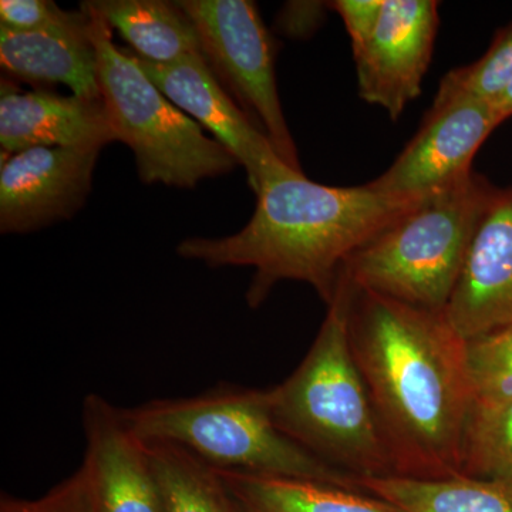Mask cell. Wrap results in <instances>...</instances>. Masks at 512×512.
<instances>
[{
	"label": "cell",
	"instance_id": "obj_11",
	"mask_svg": "<svg viewBox=\"0 0 512 512\" xmlns=\"http://www.w3.org/2000/svg\"><path fill=\"white\" fill-rule=\"evenodd\" d=\"M133 56L168 100L210 130L215 140L237 158L247 171L248 184L255 195L268 181L293 171L276 154L269 138L221 86L205 57L191 56L173 64H154L134 53Z\"/></svg>",
	"mask_w": 512,
	"mask_h": 512
},
{
	"label": "cell",
	"instance_id": "obj_8",
	"mask_svg": "<svg viewBox=\"0 0 512 512\" xmlns=\"http://www.w3.org/2000/svg\"><path fill=\"white\" fill-rule=\"evenodd\" d=\"M503 117L491 101L437 92L433 106L400 156L369 187L397 197H426L473 174L474 157Z\"/></svg>",
	"mask_w": 512,
	"mask_h": 512
},
{
	"label": "cell",
	"instance_id": "obj_16",
	"mask_svg": "<svg viewBox=\"0 0 512 512\" xmlns=\"http://www.w3.org/2000/svg\"><path fill=\"white\" fill-rule=\"evenodd\" d=\"M116 29L134 55L154 64H173L204 56L200 36L178 2L167 0H92L87 2Z\"/></svg>",
	"mask_w": 512,
	"mask_h": 512
},
{
	"label": "cell",
	"instance_id": "obj_24",
	"mask_svg": "<svg viewBox=\"0 0 512 512\" xmlns=\"http://www.w3.org/2000/svg\"><path fill=\"white\" fill-rule=\"evenodd\" d=\"M70 10L59 8L50 0H2L0 28L15 32H33L63 22Z\"/></svg>",
	"mask_w": 512,
	"mask_h": 512
},
{
	"label": "cell",
	"instance_id": "obj_5",
	"mask_svg": "<svg viewBox=\"0 0 512 512\" xmlns=\"http://www.w3.org/2000/svg\"><path fill=\"white\" fill-rule=\"evenodd\" d=\"M497 188L476 173L433 192L350 256V285L446 312L468 249Z\"/></svg>",
	"mask_w": 512,
	"mask_h": 512
},
{
	"label": "cell",
	"instance_id": "obj_14",
	"mask_svg": "<svg viewBox=\"0 0 512 512\" xmlns=\"http://www.w3.org/2000/svg\"><path fill=\"white\" fill-rule=\"evenodd\" d=\"M114 141L103 99L62 96L50 89L20 92L2 80V154L13 156L35 147H106Z\"/></svg>",
	"mask_w": 512,
	"mask_h": 512
},
{
	"label": "cell",
	"instance_id": "obj_21",
	"mask_svg": "<svg viewBox=\"0 0 512 512\" xmlns=\"http://www.w3.org/2000/svg\"><path fill=\"white\" fill-rule=\"evenodd\" d=\"M464 359L471 403L512 400V325L464 339Z\"/></svg>",
	"mask_w": 512,
	"mask_h": 512
},
{
	"label": "cell",
	"instance_id": "obj_17",
	"mask_svg": "<svg viewBox=\"0 0 512 512\" xmlns=\"http://www.w3.org/2000/svg\"><path fill=\"white\" fill-rule=\"evenodd\" d=\"M220 473L245 512H404L375 495L338 485L235 471Z\"/></svg>",
	"mask_w": 512,
	"mask_h": 512
},
{
	"label": "cell",
	"instance_id": "obj_2",
	"mask_svg": "<svg viewBox=\"0 0 512 512\" xmlns=\"http://www.w3.org/2000/svg\"><path fill=\"white\" fill-rule=\"evenodd\" d=\"M424 197H397L370 188L329 187L289 171L262 185L251 220L237 234L187 238L177 254L210 268H254L247 303L259 308L279 282L311 285L329 305L343 266Z\"/></svg>",
	"mask_w": 512,
	"mask_h": 512
},
{
	"label": "cell",
	"instance_id": "obj_9",
	"mask_svg": "<svg viewBox=\"0 0 512 512\" xmlns=\"http://www.w3.org/2000/svg\"><path fill=\"white\" fill-rule=\"evenodd\" d=\"M103 147H35L2 154L0 232L30 234L86 204Z\"/></svg>",
	"mask_w": 512,
	"mask_h": 512
},
{
	"label": "cell",
	"instance_id": "obj_10",
	"mask_svg": "<svg viewBox=\"0 0 512 512\" xmlns=\"http://www.w3.org/2000/svg\"><path fill=\"white\" fill-rule=\"evenodd\" d=\"M439 25V2L384 0L375 33L353 52L360 99L399 120L421 94Z\"/></svg>",
	"mask_w": 512,
	"mask_h": 512
},
{
	"label": "cell",
	"instance_id": "obj_19",
	"mask_svg": "<svg viewBox=\"0 0 512 512\" xmlns=\"http://www.w3.org/2000/svg\"><path fill=\"white\" fill-rule=\"evenodd\" d=\"M165 512H245L217 468L177 444L143 441Z\"/></svg>",
	"mask_w": 512,
	"mask_h": 512
},
{
	"label": "cell",
	"instance_id": "obj_18",
	"mask_svg": "<svg viewBox=\"0 0 512 512\" xmlns=\"http://www.w3.org/2000/svg\"><path fill=\"white\" fill-rule=\"evenodd\" d=\"M360 490L404 512H512V485L468 477L357 478Z\"/></svg>",
	"mask_w": 512,
	"mask_h": 512
},
{
	"label": "cell",
	"instance_id": "obj_3",
	"mask_svg": "<svg viewBox=\"0 0 512 512\" xmlns=\"http://www.w3.org/2000/svg\"><path fill=\"white\" fill-rule=\"evenodd\" d=\"M279 430L356 478L396 476L349 340V289L340 274L326 318L301 365L266 390Z\"/></svg>",
	"mask_w": 512,
	"mask_h": 512
},
{
	"label": "cell",
	"instance_id": "obj_15",
	"mask_svg": "<svg viewBox=\"0 0 512 512\" xmlns=\"http://www.w3.org/2000/svg\"><path fill=\"white\" fill-rule=\"evenodd\" d=\"M0 66L10 77L49 89L63 84L74 96L101 99L90 15L83 6L63 22L33 32L0 28Z\"/></svg>",
	"mask_w": 512,
	"mask_h": 512
},
{
	"label": "cell",
	"instance_id": "obj_12",
	"mask_svg": "<svg viewBox=\"0 0 512 512\" xmlns=\"http://www.w3.org/2000/svg\"><path fill=\"white\" fill-rule=\"evenodd\" d=\"M82 468L97 512H165L146 446L120 407L100 394L83 402Z\"/></svg>",
	"mask_w": 512,
	"mask_h": 512
},
{
	"label": "cell",
	"instance_id": "obj_26",
	"mask_svg": "<svg viewBox=\"0 0 512 512\" xmlns=\"http://www.w3.org/2000/svg\"><path fill=\"white\" fill-rule=\"evenodd\" d=\"M329 3L323 2H291L286 3L281 15L276 19L278 28L285 35L292 37L311 36L319 28Z\"/></svg>",
	"mask_w": 512,
	"mask_h": 512
},
{
	"label": "cell",
	"instance_id": "obj_7",
	"mask_svg": "<svg viewBox=\"0 0 512 512\" xmlns=\"http://www.w3.org/2000/svg\"><path fill=\"white\" fill-rule=\"evenodd\" d=\"M202 52L221 86L271 141L276 154L303 173L282 111L275 77L276 45L251 0H181Z\"/></svg>",
	"mask_w": 512,
	"mask_h": 512
},
{
	"label": "cell",
	"instance_id": "obj_13",
	"mask_svg": "<svg viewBox=\"0 0 512 512\" xmlns=\"http://www.w3.org/2000/svg\"><path fill=\"white\" fill-rule=\"evenodd\" d=\"M446 316L463 339L512 325V190L495 191Z\"/></svg>",
	"mask_w": 512,
	"mask_h": 512
},
{
	"label": "cell",
	"instance_id": "obj_27",
	"mask_svg": "<svg viewBox=\"0 0 512 512\" xmlns=\"http://www.w3.org/2000/svg\"><path fill=\"white\" fill-rule=\"evenodd\" d=\"M491 103L494 104L495 110L498 111L503 120H507L512 116V82L505 87L503 93L498 94Z\"/></svg>",
	"mask_w": 512,
	"mask_h": 512
},
{
	"label": "cell",
	"instance_id": "obj_25",
	"mask_svg": "<svg viewBox=\"0 0 512 512\" xmlns=\"http://www.w3.org/2000/svg\"><path fill=\"white\" fill-rule=\"evenodd\" d=\"M384 0H335L329 8L335 10L348 30L353 52L372 37L379 25Z\"/></svg>",
	"mask_w": 512,
	"mask_h": 512
},
{
	"label": "cell",
	"instance_id": "obj_20",
	"mask_svg": "<svg viewBox=\"0 0 512 512\" xmlns=\"http://www.w3.org/2000/svg\"><path fill=\"white\" fill-rule=\"evenodd\" d=\"M460 476L512 485V400L470 404L461 434Z\"/></svg>",
	"mask_w": 512,
	"mask_h": 512
},
{
	"label": "cell",
	"instance_id": "obj_4",
	"mask_svg": "<svg viewBox=\"0 0 512 512\" xmlns=\"http://www.w3.org/2000/svg\"><path fill=\"white\" fill-rule=\"evenodd\" d=\"M121 412L141 441L177 444L220 471L362 491L356 477L329 466L279 430L266 390L218 386L197 396L151 400Z\"/></svg>",
	"mask_w": 512,
	"mask_h": 512
},
{
	"label": "cell",
	"instance_id": "obj_22",
	"mask_svg": "<svg viewBox=\"0 0 512 512\" xmlns=\"http://www.w3.org/2000/svg\"><path fill=\"white\" fill-rule=\"evenodd\" d=\"M512 82V22L498 30L476 62L458 67L441 80V92L464 93L493 101Z\"/></svg>",
	"mask_w": 512,
	"mask_h": 512
},
{
	"label": "cell",
	"instance_id": "obj_1",
	"mask_svg": "<svg viewBox=\"0 0 512 512\" xmlns=\"http://www.w3.org/2000/svg\"><path fill=\"white\" fill-rule=\"evenodd\" d=\"M348 289L350 348L396 476L460 477L471 404L464 339L446 312Z\"/></svg>",
	"mask_w": 512,
	"mask_h": 512
},
{
	"label": "cell",
	"instance_id": "obj_6",
	"mask_svg": "<svg viewBox=\"0 0 512 512\" xmlns=\"http://www.w3.org/2000/svg\"><path fill=\"white\" fill-rule=\"evenodd\" d=\"M82 6L90 15L101 99L117 141L133 150L140 180L194 188L235 170L237 158L160 92L130 50L114 45L110 26L89 3Z\"/></svg>",
	"mask_w": 512,
	"mask_h": 512
},
{
	"label": "cell",
	"instance_id": "obj_23",
	"mask_svg": "<svg viewBox=\"0 0 512 512\" xmlns=\"http://www.w3.org/2000/svg\"><path fill=\"white\" fill-rule=\"evenodd\" d=\"M0 512H97L82 468L36 500L2 495Z\"/></svg>",
	"mask_w": 512,
	"mask_h": 512
}]
</instances>
